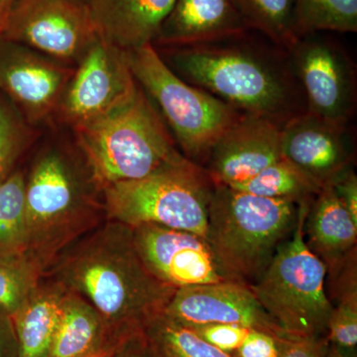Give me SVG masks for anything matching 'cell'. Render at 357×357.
Here are the masks:
<instances>
[{"instance_id":"obj_1","label":"cell","mask_w":357,"mask_h":357,"mask_svg":"<svg viewBox=\"0 0 357 357\" xmlns=\"http://www.w3.org/2000/svg\"><path fill=\"white\" fill-rule=\"evenodd\" d=\"M154 48L183 81L241 114L284 128L307 112L290 51L255 30L201 43Z\"/></svg>"},{"instance_id":"obj_2","label":"cell","mask_w":357,"mask_h":357,"mask_svg":"<svg viewBox=\"0 0 357 357\" xmlns=\"http://www.w3.org/2000/svg\"><path fill=\"white\" fill-rule=\"evenodd\" d=\"M70 246L47 272L95 307L115 344L163 314L176 289L145 266L130 227L109 220Z\"/></svg>"},{"instance_id":"obj_3","label":"cell","mask_w":357,"mask_h":357,"mask_svg":"<svg viewBox=\"0 0 357 357\" xmlns=\"http://www.w3.org/2000/svg\"><path fill=\"white\" fill-rule=\"evenodd\" d=\"M98 192L86 164L83 168L65 150L49 147L37 156L25 176L28 255L45 271L79 237L95 229L103 206Z\"/></svg>"},{"instance_id":"obj_4","label":"cell","mask_w":357,"mask_h":357,"mask_svg":"<svg viewBox=\"0 0 357 357\" xmlns=\"http://www.w3.org/2000/svg\"><path fill=\"white\" fill-rule=\"evenodd\" d=\"M74 130L84 164L100 192L110 185L146 177L184 156L139 86L128 102Z\"/></svg>"},{"instance_id":"obj_5","label":"cell","mask_w":357,"mask_h":357,"mask_svg":"<svg viewBox=\"0 0 357 357\" xmlns=\"http://www.w3.org/2000/svg\"><path fill=\"white\" fill-rule=\"evenodd\" d=\"M301 204L215 185L206 241L223 275L252 285L292 236Z\"/></svg>"},{"instance_id":"obj_6","label":"cell","mask_w":357,"mask_h":357,"mask_svg":"<svg viewBox=\"0 0 357 357\" xmlns=\"http://www.w3.org/2000/svg\"><path fill=\"white\" fill-rule=\"evenodd\" d=\"M213 189L206 169L182 156L146 177L103 189V210L107 220L130 227L162 225L206 239Z\"/></svg>"},{"instance_id":"obj_7","label":"cell","mask_w":357,"mask_h":357,"mask_svg":"<svg viewBox=\"0 0 357 357\" xmlns=\"http://www.w3.org/2000/svg\"><path fill=\"white\" fill-rule=\"evenodd\" d=\"M126 55L136 83L156 107L181 153L206 166L218 141L245 114L183 81L152 44Z\"/></svg>"},{"instance_id":"obj_8","label":"cell","mask_w":357,"mask_h":357,"mask_svg":"<svg viewBox=\"0 0 357 357\" xmlns=\"http://www.w3.org/2000/svg\"><path fill=\"white\" fill-rule=\"evenodd\" d=\"M310 204H301L292 236L249 285L264 311L288 335H326L333 310L326 290V266L305 243Z\"/></svg>"},{"instance_id":"obj_9","label":"cell","mask_w":357,"mask_h":357,"mask_svg":"<svg viewBox=\"0 0 357 357\" xmlns=\"http://www.w3.org/2000/svg\"><path fill=\"white\" fill-rule=\"evenodd\" d=\"M326 32L303 35L290 47L306 96L307 114L351 124L356 110V68L347 52Z\"/></svg>"},{"instance_id":"obj_10","label":"cell","mask_w":357,"mask_h":357,"mask_svg":"<svg viewBox=\"0 0 357 357\" xmlns=\"http://www.w3.org/2000/svg\"><path fill=\"white\" fill-rule=\"evenodd\" d=\"M98 37L88 6L74 0H18L0 38L76 67Z\"/></svg>"},{"instance_id":"obj_11","label":"cell","mask_w":357,"mask_h":357,"mask_svg":"<svg viewBox=\"0 0 357 357\" xmlns=\"http://www.w3.org/2000/svg\"><path fill=\"white\" fill-rule=\"evenodd\" d=\"M137 89L126 51L98 36L75 67L57 112L76 128L128 102Z\"/></svg>"},{"instance_id":"obj_12","label":"cell","mask_w":357,"mask_h":357,"mask_svg":"<svg viewBox=\"0 0 357 357\" xmlns=\"http://www.w3.org/2000/svg\"><path fill=\"white\" fill-rule=\"evenodd\" d=\"M75 67L25 45L0 38V91L28 124L57 112Z\"/></svg>"},{"instance_id":"obj_13","label":"cell","mask_w":357,"mask_h":357,"mask_svg":"<svg viewBox=\"0 0 357 357\" xmlns=\"http://www.w3.org/2000/svg\"><path fill=\"white\" fill-rule=\"evenodd\" d=\"M131 229L141 260L162 283L177 290L229 280L203 236L157 225Z\"/></svg>"},{"instance_id":"obj_14","label":"cell","mask_w":357,"mask_h":357,"mask_svg":"<svg viewBox=\"0 0 357 357\" xmlns=\"http://www.w3.org/2000/svg\"><path fill=\"white\" fill-rule=\"evenodd\" d=\"M163 314L185 326L236 324L275 337L284 333L264 311L250 286L238 281L177 289Z\"/></svg>"},{"instance_id":"obj_15","label":"cell","mask_w":357,"mask_h":357,"mask_svg":"<svg viewBox=\"0 0 357 357\" xmlns=\"http://www.w3.org/2000/svg\"><path fill=\"white\" fill-rule=\"evenodd\" d=\"M351 124L301 115L282 128V153L321 187L333 185L354 168V134Z\"/></svg>"},{"instance_id":"obj_16","label":"cell","mask_w":357,"mask_h":357,"mask_svg":"<svg viewBox=\"0 0 357 357\" xmlns=\"http://www.w3.org/2000/svg\"><path fill=\"white\" fill-rule=\"evenodd\" d=\"M282 128L262 117L244 115L218 141L204 168L215 185L245 182L283 157Z\"/></svg>"},{"instance_id":"obj_17","label":"cell","mask_w":357,"mask_h":357,"mask_svg":"<svg viewBox=\"0 0 357 357\" xmlns=\"http://www.w3.org/2000/svg\"><path fill=\"white\" fill-rule=\"evenodd\" d=\"M175 0H93L89 14L98 36L123 51L153 44Z\"/></svg>"},{"instance_id":"obj_18","label":"cell","mask_w":357,"mask_h":357,"mask_svg":"<svg viewBox=\"0 0 357 357\" xmlns=\"http://www.w3.org/2000/svg\"><path fill=\"white\" fill-rule=\"evenodd\" d=\"M249 30L234 0H175L154 47L183 46Z\"/></svg>"},{"instance_id":"obj_19","label":"cell","mask_w":357,"mask_h":357,"mask_svg":"<svg viewBox=\"0 0 357 357\" xmlns=\"http://www.w3.org/2000/svg\"><path fill=\"white\" fill-rule=\"evenodd\" d=\"M304 238L310 250L325 265L326 273L356 252L357 225L332 185L324 187L310 204Z\"/></svg>"},{"instance_id":"obj_20","label":"cell","mask_w":357,"mask_h":357,"mask_svg":"<svg viewBox=\"0 0 357 357\" xmlns=\"http://www.w3.org/2000/svg\"><path fill=\"white\" fill-rule=\"evenodd\" d=\"M112 344H116L95 307L77 294L66 291L49 357H89Z\"/></svg>"},{"instance_id":"obj_21","label":"cell","mask_w":357,"mask_h":357,"mask_svg":"<svg viewBox=\"0 0 357 357\" xmlns=\"http://www.w3.org/2000/svg\"><path fill=\"white\" fill-rule=\"evenodd\" d=\"M66 291L55 279H43L31 298L14 314L18 357L50 356Z\"/></svg>"},{"instance_id":"obj_22","label":"cell","mask_w":357,"mask_h":357,"mask_svg":"<svg viewBox=\"0 0 357 357\" xmlns=\"http://www.w3.org/2000/svg\"><path fill=\"white\" fill-rule=\"evenodd\" d=\"M230 187L255 196L288 199L299 204L310 203L323 189L284 157L266 167L255 177Z\"/></svg>"},{"instance_id":"obj_23","label":"cell","mask_w":357,"mask_h":357,"mask_svg":"<svg viewBox=\"0 0 357 357\" xmlns=\"http://www.w3.org/2000/svg\"><path fill=\"white\" fill-rule=\"evenodd\" d=\"M25 175L15 171L0 185V261L28 255Z\"/></svg>"},{"instance_id":"obj_24","label":"cell","mask_w":357,"mask_h":357,"mask_svg":"<svg viewBox=\"0 0 357 357\" xmlns=\"http://www.w3.org/2000/svg\"><path fill=\"white\" fill-rule=\"evenodd\" d=\"M249 29L290 49L297 40L296 0H234Z\"/></svg>"},{"instance_id":"obj_25","label":"cell","mask_w":357,"mask_h":357,"mask_svg":"<svg viewBox=\"0 0 357 357\" xmlns=\"http://www.w3.org/2000/svg\"><path fill=\"white\" fill-rule=\"evenodd\" d=\"M296 35L357 32V0H296Z\"/></svg>"},{"instance_id":"obj_26","label":"cell","mask_w":357,"mask_h":357,"mask_svg":"<svg viewBox=\"0 0 357 357\" xmlns=\"http://www.w3.org/2000/svg\"><path fill=\"white\" fill-rule=\"evenodd\" d=\"M144 333L157 357H236L208 344L191 328L163 314L150 321Z\"/></svg>"},{"instance_id":"obj_27","label":"cell","mask_w":357,"mask_h":357,"mask_svg":"<svg viewBox=\"0 0 357 357\" xmlns=\"http://www.w3.org/2000/svg\"><path fill=\"white\" fill-rule=\"evenodd\" d=\"M46 271L31 256L0 261V307L13 317L39 287Z\"/></svg>"},{"instance_id":"obj_28","label":"cell","mask_w":357,"mask_h":357,"mask_svg":"<svg viewBox=\"0 0 357 357\" xmlns=\"http://www.w3.org/2000/svg\"><path fill=\"white\" fill-rule=\"evenodd\" d=\"M27 121L8 98L0 95V185L13 173V167L30 139Z\"/></svg>"},{"instance_id":"obj_29","label":"cell","mask_w":357,"mask_h":357,"mask_svg":"<svg viewBox=\"0 0 357 357\" xmlns=\"http://www.w3.org/2000/svg\"><path fill=\"white\" fill-rule=\"evenodd\" d=\"M326 337L332 345L356 354L357 345V296L333 305L326 324Z\"/></svg>"},{"instance_id":"obj_30","label":"cell","mask_w":357,"mask_h":357,"mask_svg":"<svg viewBox=\"0 0 357 357\" xmlns=\"http://www.w3.org/2000/svg\"><path fill=\"white\" fill-rule=\"evenodd\" d=\"M187 328H191L208 344L232 354L243 344L249 332L252 330L236 324H206Z\"/></svg>"},{"instance_id":"obj_31","label":"cell","mask_w":357,"mask_h":357,"mask_svg":"<svg viewBox=\"0 0 357 357\" xmlns=\"http://www.w3.org/2000/svg\"><path fill=\"white\" fill-rule=\"evenodd\" d=\"M278 357H326L331 344L326 335H293L277 337Z\"/></svg>"},{"instance_id":"obj_32","label":"cell","mask_w":357,"mask_h":357,"mask_svg":"<svg viewBox=\"0 0 357 357\" xmlns=\"http://www.w3.org/2000/svg\"><path fill=\"white\" fill-rule=\"evenodd\" d=\"M277 337L252 328L234 354L236 357H278Z\"/></svg>"},{"instance_id":"obj_33","label":"cell","mask_w":357,"mask_h":357,"mask_svg":"<svg viewBox=\"0 0 357 357\" xmlns=\"http://www.w3.org/2000/svg\"><path fill=\"white\" fill-rule=\"evenodd\" d=\"M335 194L357 225V176L349 169L332 185Z\"/></svg>"},{"instance_id":"obj_34","label":"cell","mask_w":357,"mask_h":357,"mask_svg":"<svg viewBox=\"0 0 357 357\" xmlns=\"http://www.w3.org/2000/svg\"><path fill=\"white\" fill-rule=\"evenodd\" d=\"M112 357H157L144 331L122 338Z\"/></svg>"},{"instance_id":"obj_35","label":"cell","mask_w":357,"mask_h":357,"mask_svg":"<svg viewBox=\"0 0 357 357\" xmlns=\"http://www.w3.org/2000/svg\"><path fill=\"white\" fill-rule=\"evenodd\" d=\"M0 357H18L13 317L0 307Z\"/></svg>"},{"instance_id":"obj_36","label":"cell","mask_w":357,"mask_h":357,"mask_svg":"<svg viewBox=\"0 0 357 357\" xmlns=\"http://www.w3.org/2000/svg\"><path fill=\"white\" fill-rule=\"evenodd\" d=\"M18 0H0V36L6 29L7 22Z\"/></svg>"},{"instance_id":"obj_37","label":"cell","mask_w":357,"mask_h":357,"mask_svg":"<svg viewBox=\"0 0 357 357\" xmlns=\"http://www.w3.org/2000/svg\"><path fill=\"white\" fill-rule=\"evenodd\" d=\"M326 357H356V354L342 351V349H338L335 345L331 344L330 349H328Z\"/></svg>"},{"instance_id":"obj_38","label":"cell","mask_w":357,"mask_h":357,"mask_svg":"<svg viewBox=\"0 0 357 357\" xmlns=\"http://www.w3.org/2000/svg\"><path fill=\"white\" fill-rule=\"evenodd\" d=\"M116 344L109 345V347H105L102 351L96 352V354L89 357H112L115 351V347Z\"/></svg>"},{"instance_id":"obj_39","label":"cell","mask_w":357,"mask_h":357,"mask_svg":"<svg viewBox=\"0 0 357 357\" xmlns=\"http://www.w3.org/2000/svg\"><path fill=\"white\" fill-rule=\"evenodd\" d=\"M74 1L79 2V3L84 4V6H88L91 3L93 0H74Z\"/></svg>"}]
</instances>
